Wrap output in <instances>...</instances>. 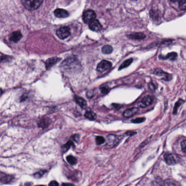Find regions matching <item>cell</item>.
<instances>
[{
    "instance_id": "cell-17",
    "label": "cell",
    "mask_w": 186,
    "mask_h": 186,
    "mask_svg": "<svg viewBox=\"0 0 186 186\" xmlns=\"http://www.w3.org/2000/svg\"><path fill=\"white\" fill-rule=\"evenodd\" d=\"M177 55L176 52H171L168 53L166 55H160V59H170V60H175L177 58Z\"/></svg>"
},
{
    "instance_id": "cell-2",
    "label": "cell",
    "mask_w": 186,
    "mask_h": 186,
    "mask_svg": "<svg viewBox=\"0 0 186 186\" xmlns=\"http://www.w3.org/2000/svg\"><path fill=\"white\" fill-rule=\"evenodd\" d=\"M44 0H21L23 6L27 9L34 10L42 5Z\"/></svg>"
},
{
    "instance_id": "cell-36",
    "label": "cell",
    "mask_w": 186,
    "mask_h": 186,
    "mask_svg": "<svg viewBox=\"0 0 186 186\" xmlns=\"http://www.w3.org/2000/svg\"><path fill=\"white\" fill-rule=\"evenodd\" d=\"M169 1H171V2H175L179 1V0H169Z\"/></svg>"
},
{
    "instance_id": "cell-31",
    "label": "cell",
    "mask_w": 186,
    "mask_h": 186,
    "mask_svg": "<svg viewBox=\"0 0 186 186\" xmlns=\"http://www.w3.org/2000/svg\"><path fill=\"white\" fill-rule=\"evenodd\" d=\"M181 149H182L183 152L186 153V139L182 141V142L181 143Z\"/></svg>"
},
{
    "instance_id": "cell-27",
    "label": "cell",
    "mask_w": 186,
    "mask_h": 186,
    "mask_svg": "<svg viewBox=\"0 0 186 186\" xmlns=\"http://www.w3.org/2000/svg\"><path fill=\"white\" fill-rule=\"evenodd\" d=\"M74 144L72 143V142L71 141H69L66 144H65V145H64L62 148H63V150H64V151H66L67 150H68L70 147H71L72 145H73Z\"/></svg>"
},
{
    "instance_id": "cell-22",
    "label": "cell",
    "mask_w": 186,
    "mask_h": 186,
    "mask_svg": "<svg viewBox=\"0 0 186 186\" xmlns=\"http://www.w3.org/2000/svg\"><path fill=\"white\" fill-rule=\"evenodd\" d=\"M11 177L8 175H6L3 174H0V181L2 182H8L11 179Z\"/></svg>"
},
{
    "instance_id": "cell-29",
    "label": "cell",
    "mask_w": 186,
    "mask_h": 186,
    "mask_svg": "<svg viewBox=\"0 0 186 186\" xmlns=\"http://www.w3.org/2000/svg\"><path fill=\"white\" fill-rule=\"evenodd\" d=\"M165 186H177L174 182L170 179H167L164 182Z\"/></svg>"
},
{
    "instance_id": "cell-5",
    "label": "cell",
    "mask_w": 186,
    "mask_h": 186,
    "mask_svg": "<svg viewBox=\"0 0 186 186\" xmlns=\"http://www.w3.org/2000/svg\"><path fill=\"white\" fill-rule=\"evenodd\" d=\"M56 34L60 39H64L70 35V31L68 27H62L57 29Z\"/></svg>"
},
{
    "instance_id": "cell-21",
    "label": "cell",
    "mask_w": 186,
    "mask_h": 186,
    "mask_svg": "<svg viewBox=\"0 0 186 186\" xmlns=\"http://www.w3.org/2000/svg\"><path fill=\"white\" fill-rule=\"evenodd\" d=\"M113 51V48L110 45H105L102 48V52L104 54L108 55L110 54Z\"/></svg>"
},
{
    "instance_id": "cell-35",
    "label": "cell",
    "mask_w": 186,
    "mask_h": 186,
    "mask_svg": "<svg viewBox=\"0 0 186 186\" xmlns=\"http://www.w3.org/2000/svg\"><path fill=\"white\" fill-rule=\"evenodd\" d=\"M149 87H150V89H152V90L155 89V88H155V85L152 84V83H150V84H149Z\"/></svg>"
},
{
    "instance_id": "cell-9",
    "label": "cell",
    "mask_w": 186,
    "mask_h": 186,
    "mask_svg": "<svg viewBox=\"0 0 186 186\" xmlns=\"http://www.w3.org/2000/svg\"><path fill=\"white\" fill-rule=\"evenodd\" d=\"M153 74L159 76H163V79H164L166 81H170L172 78L171 75L166 72L163 71L162 70L160 69H155L153 71Z\"/></svg>"
},
{
    "instance_id": "cell-23",
    "label": "cell",
    "mask_w": 186,
    "mask_h": 186,
    "mask_svg": "<svg viewBox=\"0 0 186 186\" xmlns=\"http://www.w3.org/2000/svg\"><path fill=\"white\" fill-rule=\"evenodd\" d=\"M66 160L69 164L71 165H75L77 163V159L75 158V157L69 155L66 157Z\"/></svg>"
},
{
    "instance_id": "cell-1",
    "label": "cell",
    "mask_w": 186,
    "mask_h": 186,
    "mask_svg": "<svg viewBox=\"0 0 186 186\" xmlns=\"http://www.w3.org/2000/svg\"><path fill=\"white\" fill-rule=\"evenodd\" d=\"M81 68L80 62L75 57H70L65 59L61 64L62 71L68 74L76 73L79 71Z\"/></svg>"
},
{
    "instance_id": "cell-10",
    "label": "cell",
    "mask_w": 186,
    "mask_h": 186,
    "mask_svg": "<svg viewBox=\"0 0 186 186\" xmlns=\"http://www.w3.org/2000/svg\"><path fill=\"white\" fill-rule=\"evenodd\" d=\"M89 28L95 32L100 31L102 29V26H101L100 23L98 20H93L91 21V23H89Z\"/></svg>"
},
{
    "instance_id": "cell-32",
    "label": "cell",
    "mask_w": 186,
    "mask_h": 186,
    "mask_svg": "<svg viewBox=\"0 0 186 186\" xmlns=\"http://www.w3.org/2000/svg\"><path fill=\"white\" fill-rule=\"evenodd\" d=\"M49 186H59L58 183L55 181H52L49 183Z\"/></svg>"
},
{
    "instance_id": "cell-14",
    "label": "cell",
    "mask_w": 186,
    "mask_h": 186,
    "mask_svg": "<svg viewBox=\"0 0 186 186\" xmlns=\"http://www.w3.org/2000/svg\"><path fill=\"white\" fill-rule=\"evenodd\" d=\"M145 35L143 33H135L131 34L128 36V37L131 39L134 40H142L145 38Z\"/></svg>"
},
{
    "instance_id": "cell-19",
    "label": "cell",
    "mask_w": 186,
    "mask_h": 186,
    "mask_svg": "<svg viewBox=\"0 0 186 186\" xmlns=\"http://www.w3.org/2000/svg\"><path fill=\"white\" fill-rule=\"evenodd\" d=\"M85 115L86 118H87L90 120H94L96 119V115L95 113L91 112V111L87 112Z\"/></svg>"
},
{
    "instance_id": "cell-18",
    "label": "cell",
    "mask_w": 186,
    "mask_h": 186,
    "mask_svg": "<svg viewBox=\"0 0 186 186\" xmlns=\"http://www.w3.org/2000/svg\"><path fill=\"white\" fill-rule=\"evenodd\" d=\"M50 124V120L47 118H43L40 119L38 123V126L42 128H45Z\"/></svg>"
},
{
    "instance_id": "cell-37",
    "label": "cell",
    "mask_w": 186,
    "mask_h": 186,
    "mask_svg": "<svg viewBox=\"0 0 186 186\" xmlns=\"http://www.w3.org/2000/svg\"><path fill=\"white\" fill-rule=\"evenodd\" d=\"M2 93V89H0V94H1Z\"/></svg>"
},
{
    "instance_id": "cell-30",
    "label": "cell",
    "mask_w": 186,
    "mask_h": 186,
    "mask_svg": "<svg viewBox=\"0 0 186 186\" xmlns=\"http://www.w3.org/2000/svg\"><path fill=\"white\" fill-rule=\"evenodd\" d=\"M100 89L101 93H102V94H106L109 90V89L106 85L101 87Z\"/></svg>"
},
{
    "instance_id": "cell-28",
    "label": "cell",
    "mask_w": 186,
    "mask_h": 186,
    "mask_svg": "<svg viewBox=\"0 0 186 186\" xmlns=\"http://www.w3.org/2000/svg\"><path fill=\"white\" fill-rule=\"evenodd\" d=\"M145 120V118H144V117H138V118L133 120L132 121V122L133 123H135V124H139V123H143Z\"/></svg>"
},
{
    "instance_id": "cell-26",
    "label": "cell",
    "mask_w": 186,
    "mask_h": 186,
    "mask_svg": "<svg viewBox=\"0 0 186 186\" xmlns=\"http://www.w3.org/2000/svg\"><path fill=\"white\" fill-rule=\"evenodd\" d=\"M179 7L181 10H186V0H179Z\"/></svg>"
},
{
    "instance_id": "cell-15",
    "label": "cell",
    "mask_w": 186,
    "mask_h": 186,
    "mask_svg": "<svg viewBox=\"0 0 186 186\" xmlns=\"http://www.w3.org/2000/svg\"><path fill=\"white\" fill-rule=\"evenodd\" d=\"M75 98V101L76 102L77 104L81 107L83 108H85L87 106V102L85 100L84 98H81V97H80L78 96H75L74 97Z\"/></svg>"
},
{
    "instance_id": "cell-24",
    "label": "cell",
    "mask_w": 186,
    "mask_h": 186,
    "mask_svg": "<svg viewBox=\"0 0 186 186\" xmlns=\"http://www.w3.org/2000/svg\"><path fill=\"white\" fill-rule=\"evenodd\" d=\"M183 102V101L181 99H179V101L176 102V104H175V106L174 108V109H173V114H176L178 111V109L179 107V106L182 104V103Z\"/></svg>"
},
{
    "instance_id": "cell-6",
    "label": "cell",
    "mask_w": 186,
    "mask_h": 186,
    "mask_svg": "<svg viewBox=\"0 0 186 186\" xmlns=\"http://www.w3.org/2000/svg\"><path fill=\"white\" fill-rule=\"evenodd\" d=\"M112 63L107 61H102L97 66V70L99 72H104L107 71L111 69Z\"/></svg>"
},
{
    "instance_id": "cell-3",
    "label": "cell",
    "mask_w": 186,
    "mask_h": 186,
    "mask_svg": "<svg viewBox=\"0 0 186 186\" xmlns=\"http://www.w3.org/2000/svg\"><path fill=\"white\" fill-rule=\"evenodd\" d=\"M120 137L114 134H109L106 139V145L109 147H113L117 146L120 140Z\"/></svg>"
},
{
    "instance_id": "cell-12",
    "label": "cell",
    "mask_w": 186,
    "mask_h": 186,
    "mask_svg": "<svg viewBox=\"0 0 186 186\" xmlns=\"http://www.w3.org/2000/svg\"><path fill=\"white\" fill-rule=\"evenodd\" d=\"M22 34L20 31H15L13 32L10 37V40L13 42H16L19 41L22 38Z\"/></svg>"
},
{
    "instance_id": "cell-38",
    "label": "cell",
    "mask_w": 186,
    "mask_h": 186,
    "mask_svg": "<svg viewBox=\"0 0 186 186\" xmlns=\"http://www.w3.org/2000/svg\"><path fill=\"white\" fill-rule=\"evenodd\" d=\"M44 186V185H39V186Z\"/></svg>"
},
{
    "instance_id": "cell-8",
    "label": "cell",
    "mask_w": 186,
    "mask_h": 186,
    "mask_svg": "<svg viewBox=\"0 0 186 186\" xmlns=\"http://www.w3.org/2000/svg\"><path fill=\"white\" fill-rule=\"evenodd\" d=\"M153 102V98L149 95H147L145 96L143 98L142 101H140L139 104V106L140 107H146L147 106H149L152 104Z\"/></svg>"
},
{
    "instance_id": "cell-33",
    "label": "cell",
    "mask_w": 186,
    "mask_h": 186,
    "mask_svg": "<svg viewBox=\"0 0 186 186\" xmlns=\"http://www.w3.org/2000/svg\"><path fill=\"white\" fill-rule=\"evenodd\" d=\"M44 172H45V171H40V172H39V173H36L35 176H36V177H40V176H42V175L44 174Z\"/></svg>"
},
{
    "instance_id": "cell-7",
    "label": "cell",
    "mask_w": 186,
    "mask_h": 186,
    "mask_svg": "<svg viewBox=\"0 0 186 186\" xmlns=\"http://www.w3.org/2000/svg\"><path fill=\"white\" fill-rule=\"evenodd\" d=\"M164 158L166 163L169 165H174L178 162V157L173 153L169 152L165 153Z\"/></svg>"
},
{
    "instance_id": "cell-13",
    "label": "cell",
    "mask_w": 186,
    "mask_h": 186,
    "mask_svg": "<svg viewBox=\"0 0 186 186\" xmlns=\"http://www.w3.org/2000/svg\"><path fill=\"white\" fill-rule=\"evenodd\" d=\"M138 111V109L136 107L131 108L130 109H126L123 113L124 117H129L134 115Z\"/></svg>"
},
{
    "instance_id": "cell-20",
    "label": "cell",
    "mask_w": 186,
    "mask_h": 186,
    "mask_svg": "<svg viewBox=\"0 0 186 186\" xmlns=\"http://www.w3.org/2000/svg\"><path fill=\"white\" fill-rule=\"evenodd\" d=\"M133 62V59L130 58L127 60H126L125 61H124L121 64L119 70H121L123 69L126 68L127 66H128L130 65Z\"/></svg>"
},
{
    "instance_id": "cell-11",
    "label": "cell",
    "mask_w": 186,
    "mask_h": 186,
    "mask_svg": "<svg viewBox=\"0 0 186 186\" xmlns=\"http://www.w3.org/2000/svg\"><path fill=\"white\" fill-rule=\"evenodd\" d=\"M54 14L56 17L59 18H65L69 16V13L64 9H57L54 12Z\"/></svg>"
},
{
    "instance_id": "cell-25",
    "label": "cell",
    "mask_w": 186,
    "mask_h": 186,
    "mask_svg": "<svg viewBox=\"0 0 186 186\" xmlns=\"http://www.w3.org/2000/svg\"><path fill=\"white\" fill-rule=\"evenodd\" d=\"M95 142H96V143L97 145H101V144L104 143V142H105V139L103 137L97 136V137H96Z\"/></svg>"
},
{
    "instance_id": "cell-4",
    "label": "cell",
    "mask_w": 186,
    "mask_h": 186,
    "mask_svg": "<svg viewBox=\"0 0 186 186\" xmlns=\"http://www.w3.org/2000/svg\"><path fill=\"white\" fill-rule=\"evenodd\" d=\"M96 18V14L92 10H88L83 13V20L85 23H89Z\"/></svg>"
},
{
    "instance_id": "cell-34",
    "label": "cell",
    "mask_w": 186,
    "mask_h": 186,
    "mask_svg": "<svg viewBox=\"0 0 186 186\" xmlns=\"http://www.w3.org/2000/svg\"><path fill=\"white\" fill-rule=\"evenodd\" d=\"M61 186H75L72 183H64L62 184Z\"/></svg>"
},
{
    "instance_id": "cell-16",
    "label": "cell",
    "mask_w": 186,
    "mask_h": 186,
    "mask_svg": "<svg viewBox=\"0 0 186 186\" xmlns=\"http://www.w3.org/2000/svg\"><path fill=\"white\" fill-rule=\"evenodd\" d=\"M60 60V59L57 57H53L47 59L45 63L46 68L49 69L51 68L52 66L55 64L57 62Z\"/></svg>"
}]
</instances>
